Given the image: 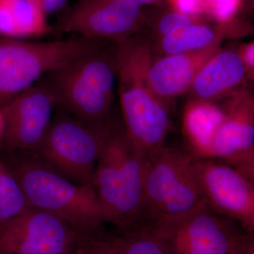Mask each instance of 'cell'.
Masks as SVG:
<instances>
[{"mask_svg": "<svg viewBox=\"0 0 254 254\" xmlns=\"http://www.w3.org/2000/svg\"><path fill=\"white\" fill-rule=\"evenodd\" d=\"M146 155L112 121L103 132V145L93 185L108 223L120 231L145 222Z\"/></svg>", "mask_w": 254, "mask_h": 254, "instance_id": "cell-1", "label": "cell"}, {"mask_svg": "<svg viewBox=\"0 0 254 254\" xmlns=\"http://www.w3.org/2000/svg\"><path fill=\"white\" fill-rule=\"evenodd\" d=\"M118 48V43L107 42L38 81L51 92L58 107L100 133L112 123Z\"/></svg>", "mask_w": 254, "mask_h": 254, "instance_id": "cell-2", "label": "cell"}, {"mask_svg": "<svg viewBox=\"0 0 254 254\" xmlns=\"http://www.w3.org/2000/svg\"><path fill=\"white\" fill-rule=\"evenodd\" d=\"M9 153L8 160L2 158L30 206L63 219L80 237L100 234L106 218L93 185L70 181L30 152Z\"/></svg>", "mask_w": 254, "mask_h": 254, "instance_id": "cell-3", "label": "cell"}, {"mask_svg": "<svg viewBox=\"0 0 254 254\" xmlns=\"http://www.w3.org/2000/svg\"><path fill=\"white\" fill-rule=\"evenodd\" d=\"M150 45L132 36L118 43L117 80L127 136L146 156L164 146L170 128L168 108L148 82Z\"/></svg>", "mask_w": 254, "mask_h": 254, "instance_id": "cell-4", "label": "cell"}, {"mask_svg": "<svg viewBox=\"0 0 254 254\" xmlns=\"http://www.w3.org/2000/svg\"><path fill=\"white\" fill-rule=\"evenodd\" d=\"M147 158L143 225L180 220L205 204L190 153L164 145Z\"/></svg>", "mask_w": 254, "mask_h": 254, "instance_id": "cell-5", "label": "cell"}, {"mask_svg": "<svg viewBox=\"0 0 254 254\" xmlns=\"http://www.w3.org/2000/svg\"><path fill=\"white\" fill-rule=\"evenodd\" d=\"M107 42L81 36L48 42L0 36V108L47 73Z\"/></svg>", "mask_w": 254, "mask_h": 254, "instance_id": "cell-6", "label": "cell"}, {"mask_svg": "<svg viewBox=\"0 0 254 254\" xmlns=\"http://www.w3.org/2000/svg\"><path fill=\"white\" fill-rule=\"evenodd\" d=\"M103 145V133L58 107L41 143L30 153L70 181L93 185Z\"/></svg>", "mask_w": 254, "mask_h": 254, "instance_id": "cell-7", "label": "cell"}, {"mask_svg": "<svg viewBox=\"0 0 254 254\" xmlns=\"http://www.w3.org/2000/svg\"><path fill=\"white\" fill-rule=\"evenodd\" d=\"M141 6L129 0H76L53 26L51 33L121 43L143 23Z\"/></svg>", "mask_w": 254, "mask_h": 254, "instance_id": "cell-8", "label": "cell"}, {"mask_svg": "<svg viewBox=\"0 0 254 254\" xmlns=\"http://www.w3.org/2000/svg\"><path fill=\"white\" fill-rule=\"evenodd\" d=\"M80 237L63 219L30 206L0 230V254H74Z\"/></svg>", "mask_w": 254, "mask_h": 254, "instance_id": "cell-9", "label": "cell"}, {"mask_svg": "<svg viewBox=\"0 0 254 254\" xmlns=\"http://www.w3.org/2000/svg\"><path fill=\"white\" fill-rule=\"evenodd\" d=\"M194 168L209 208L254 233V182L215 159H194Z\"/></svg>", "mask_w": 254, "mask_h": 254, "instance_id": "cell-10", "label": "cell"}, {"mask_svg": "<svg viewBox=\"0 0 254 254\" xmlns=\"http://www.w3.org/2000/svg\"><path fill=\"white\" fill-rule=\"evenodd\" d=\"M149 226L172 254H230L240 232L206 203L180 220Z\"/></svg>", "mask_w": 254, "mask_h": 254, "instance_id": "cell-11", "label": "cell"}, {"mask_svg": "<svg viewBox=\"0 0 254 254\" xmlns=\"http://www.w3.org/2000/svg\"><path fill=\"white\" fill-rule=\"evenodd\" d=\"M58 103L46 86L38 81L0 108L4 129L1 150L32 152L41 143L53 120Z\"/></svg>", "mask_w": 254, "mask_h": 254, "instance_id": "cell-12", "label": "cell"}, {"mask_svg": "<svg viewBox=\"0 0 254 254\" xmlns=\"http://www.w3.org/2000/svg\"><path fill=\"white\" fill-rule=\"evenodd\" d=\"M215 131L205 159H215L236 169L254 182V100L248 93L233 96Z\"/></svg>", "mask_w": 254, "mask_h": 254, "instance_id": "cell-13", "label": "cell"}, {"mask_svg": "<svg viewBox=\"0 0 254 254\" xmlns=\"http://www.w3.org/2000/svg\"><path fill=\"white\" fill-rule=\"evenodd\" d=\"M220 50L219 45L197 51L165 55L152 62L148 78L155 96L167 106V100L190 90L200 68Z\"/></svg>", "mask_w": 254, "mask_h": 254, "instance_id": "cell-14", "label": "cell"}, {"mask_svg": "<svg viewBox=\"0 0 254 254\" xmlns=\"http://www.w3.org/2000/svg\"><path fill=\"white\" fill-rule=\"evenodd\" d=\"M247 72L240 53L220 50L200 68L190 90L195 99L212 102L238 86Z\"/></svg>", "mask_w": 254, "mask_h": 254, "instance_id": "cell-15", "label": "cell"}, {"mask_svg": "<svg viewBox=\"0 0 254 254\" xmlns=\"http://www.w3.org/2000/svg\"><path fill=\"white\" fill-rule=\"evenodd\" d=\"M225 115V107L211 101L194 99L187 104L183 115V130L192 158H206L215 131Z\"/></svg>", "mask_w": 254, "mask_h": 254, "instance_id": "cell-16", "label": "cell"}, {"mask_svg": "<svg viewBox=\"0 0 254 254\" xmlns=\"http://www.w3.org/2000/svg\"><path fill=\"white\" fill-rule=\"evenodd\" d=\"M245 28L242 22L235 20L227 24L212 26L200 21L161 37L160 48L165 55L179 54L197 51L219 46L227 36L240 33Z\"/></svg>", "mask_w": 254, "mask_h": 254, "instance_id": "cell-17", "label": "cell"}, {"mask_svg": "<svg viewBox=\"0 0 254 254\" xmlns=\"http://www.w3.org/2000/svg\"><path fill=\"white\" fill-rule=\"evenodd\" d=\"M111 242L117 254H172L161 237L147 225L121 232Z\"/></svg>", "mask_w": 254, "mask_h": 254, "instance_id": "cell-18", "label": "cell"}, {"mask_svg": "<svg viewBox=\"0 0 254 254\" xmlns=\"http://www.w3.org/2000/svg\"><path fill=\"white\" fill-rule=\"evenodd\" d=\"M28 207L24 192L5 163L0 148V230Z\"/></svg>", "mask_w": 254, "mask_h": 254, "instance_id": "cell-19", "label": "cell"}, {"mask_svg": "<svg viewBox=\"0 0 254 254\" xmlns=\"http://www.w3.org/2000/svg\"><path fill=\"white\" fill-rule=\"evenodd\" d=\"M18 38L40 37L51 33L40 0H11Z\"/></svg>", "mask_w": 254, "mask_h": 254, "instance_id": "cell-20", "label": "cell"}, {"mask_svg": "<svg viewBox=\"0 0 254 254\" xmlns=\"http://www.w3.org/2000/svg\"><path fill=\"white\" fill-rule=\"evenodd\" d=\"M242 5V0H205V14L218 24H227L236 20Z\"/></svg>", "mask_w": 254, "mask_h": 254, "instance_id": "cell-21", "label": "cell"}, {"mask_svg": "<svg viewBox=\"0 0 254 254\" xmlns=\"http://www.w3.org/2000/svg\"><path fill=\"white\" fill-rule=\"evenodd\" d=\"M200 18H195L185 16L177 11H171L162 15L157 22L156 28L161 37L171 34L177 30L193 24Z\"/></svg>", "mask_w": 254, "mask_h": 254, "instance_id": "cell-22", "label": "cell"}, {"mask_svg": "<svg viewBox=\"0 0 254 254\" xmlns=\"http://www.w3.org/2000/svg\"><path fill=\"white\" fill-rule=\"evenodd\" d=\"M74 254H117L111 241L100 234L80 237Z\"/></svg>", "mask_w": 254, "mask_h": 254, "instance_id": "cell-23", "label": "cell"}, {"mask_svg": "<svg viewBox=\"0 0 254 254\" xmlns=\"http://www.w3.org/2000/svg\"><path fill=\"white\" fill-rule=\"evenodd\" d=\"M171 9L190 17L200 18L205 14V0H167Z\"/></svg>", "mask_w": 254, "mask_h": 254, "instance_id": "cell-24", "label": "cell"}, {"mask_svg": "<svg viewBox=\"0 0 254 254\" xmlns=\"http://www.w3.org/2000/svg\"><path fill=\"white\" fill-rule=\"evenodd\" d=\"M0 35L8 38H18L11 0H0Z\"/></svg>", "mask_w": 254, "mask_h": 254, "instance_id": "cell-25", "label": "cell"}, {"mask_svg": "<svg viewBox=\"0 0 254 254\" xmlns=\"http://www.w3.org/2000/svg\"><path fill=\"white\" fill-rule=\"evenodd\" d=\"M230 254H254V233L240 232L235 239Z\"/></svg>", "mask_w": 254, "mask_h": 254, "instance_id": "cell-26", "label": "cell"}, {"mask_svg": "<svg viewBox=\"0 0 254 254\" xmlns=\"http://www.w3.org/2000/svg\"><path fill=\"white\" fill-rule=\"evenodd\" d=\"M240 55L248 72L252 73L254 68V42L246 44L240 52Z\"/></svg>", "mask_w": 254, "mask_h": 254, "instance_id": "cell-27", "label": "cell"}, {"mask_svg": "<svg viewBox=\"0 0 254 254\" xmlns=\"http://www.w3.org/2000/svg\"><path fill=\"white\" fill-rule=\"evenodd\" d=\"M47 15L58 12L64 7L67 0H40Z\"/></svg>", "mask_w": 254, "mask_h": 254, "instance_id": "cell-28", "label": "cell"}, {"mask_svg": "<svg viewBox=\"0 0 254 254\" xmlns=\"http://www.w3.org/2000/svg\"><path fill=\"white\" fill-rule=\"evenodd\" d=\"M129 1H133L142 6L143 5L158 4L162 0H129Z\"/></svg>", "mask_w": 254, "mask_h": 254, "instance_id": "cell-29", "label": "cell"}, {"mask_svg": "<svg viewBox=\"0 0 254 254\" xmlns=\"http://www.w3.org/2000/svg\"><path fill=\"white\" fill-rule=\"evenodd\" d=\"M4 129V119L3 116L2 112L0 109V139H1V136L3 135V132Z\"/></svg>", "mask_w": 254, "mask_h": 254, "instance_id": "cell-30", "label": "cell"}, {"mask_svg": "<svg viewBox=\"0 0 254 254\" xmlns=\"http://www.w3.org/2000/svg\"><path fill=\"white\" fill-rule=\"evenodd\" d=\"M242 1H243V4H245V2L247 3H253L254 0H242Z\"/></svg>", "mask_w": 254, "mask_h": 254, "instance_id": "cell-31", "label": "cell"}]
</instances>
